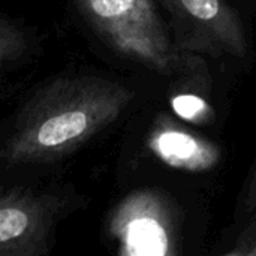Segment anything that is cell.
I'll return each mask as SVG.
<instances>
[{
  "label": "cell",
  "mask_w": 256,
  "mask_h": 256,
  "mask_svg": "<svg viewBox=\"0 0 256 256\" xmlns=\"http://www.w3.org/2000/svg\"><path fill=\"white\" fill-rule=\"evenodd\" d=\"M76 6L114 51L165 75L180 70L178 48L153 0H76Z\"/></svg>",
  "instance_id": "7a4b0ae2"
},
{
  "label": "cell",
  "mask_w": 256,
  "mask_h": 256,
  "mask_svg": "<svg viewBox=\"0 0 256 256\" xmlns=\"http://www.w3.org/2000/svg\"><path fill=\"white\" fill-rule=\"evenodd\" d=\"M244 208L246 210H254L256 208V164L250 171V176L246 183V190H244Z\"/></svg>",
  "instance_id": "9c48e42d"
},
{
  "label": "cell",
  "mask_w": 256,
  "mask_h": 256,
  "mask_svg": "<svg viewBox=\"0 0 256 256\" xmlns=\"http://www.w3.org/2000/svg\"><path fill=\"white\" fill-rule=\"evenodd\" d=\"M110 234L126 256L174 254L172 220L165 201L152 190H140L120 202L110 219Z\"/></svg>",
  "instance_id": "5b68a950"
},
{
  "label": "cell",
  "mask_w": 256,
  "mask_h": 256,
  "mask_svg": "<svg viewBox=\"0 0 256 256\" xmlns=\"http://www.w3.org/2000/svg\"><path fill=\"white\" fill-rule=\"evenodd\" d=\"M134 98L129 87L106 78H57L22 106L2 146L0 160L15 166L68 156L112 124Z\"/></svg>",
  "instance_id": "6da1fadb"
},
{
  "label": "cell",
  "mask_w": 256,
  "mask_h": 256,
  "mask_svg": "<svg viewBox=\"0 0 256 256\" xmlns=\"http://www.w3.org/2000/svg\"><path fill=\"white\" fill-rule=\"evenodd\" d=\"M68 195L32 189H0V256H44L56 225L69 210Z\"/></svg>",
  "instance_id": "3957f363"
},
{
  "label": "cell",
  "mask_w": 256,
  "mask_h": 256,
  "mask_svg": "<svg viewBox=\"0 0 256 256\" xmlns=\"http://www.w3.org/2000/svg\"><path fill=\"white\" fill-rule=\"evenodd\" d=\"M28 48V39L12 21L0 16V70L18 62Z\"/></svg>",
  "instance_id": "52a82bcc"
},
{
  "label": "cell",
  "mask_w": 256,
  "mask_h": 256,
  "mask_svg": "<svg viewBox=\"0 0 256 256\" xmlns=\"http://www.w3.org/2000/svg\"><path fill=\"white\" fill-rule=\"evenodd\" d=\"M172 110L184 120L192 123H204L212 116L208 104L194 94H180L171 100Z\"/></svg>",
  "instance_id": "ba28073f"
},
{
  "label": "cell",
  "mask_w": 256,
  "mask_h": 256,
  "mask_svg": "<svg viewBox=\"0 0 256 256\" xmlns=\"http://www.w3.org/2000/svg\"><path fill=\"white\" fill-rule=\"evenodd\" d=\"M168 12L178 50L213 57H244L248 39L237 12L224 0H159Z\"/></svg>",
  "instance_id": "277c9868"
},
{
  "label": "cell",
  "mask_w": 256,
  "mask_h": 256,
  "mask_svg": "<svg viewBox=\"0 0 256 256\" xmlns=\"http://www.w3.org/2000/svg\"><path fill=\"white\" fill-rule=\"evenodd\" d=\"M150 152L171 168L204 172L220 160V148L171 122H160L148 136Z\"/></svg>",
  "instance_id": "8992f818"
}]
</instances>
